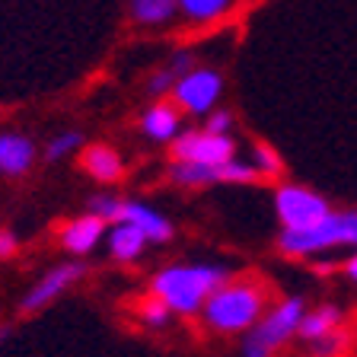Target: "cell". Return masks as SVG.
Listing matches in <instances>:
<instances>
[{"label":"cell","mask_w":357,"mask_h":357,"mask_svg":"<svg viewBox=\"0 0 357 357\" xmlns=\"http://www.w3.org/2000/svg\"><path fill=\"white\" fill-rule=\"evenodd\" d=\"M36 160V144L22 134H0V172L3 176H22Z\"/></svg>","instance_id":"8fae6325"},{"label":"cell","mask_w":357,"mask_h":357,"mask_svg":"<svg viewBox=\"0 0 357 357\" xmlns=\"http://www.w3.org/2000/svg\"><path fill=\"white\" fill-rule=\"evenodd\" d=\"M128 10L141 26H163L178 13V0H128Z\"/></svg>","instance_id":"2e32d148"},{"label":"cell","mask_w":357,"mask_h":357,"mask_svg":"<svg viewBox=\"0 0 357 357\" xmlns=\"http://www.w3.org/2000/svg\"><path fill=\"white\" fill-rule=\"evenodd\" d=\"M233 128V115L230 112H214L208 119V128L204 131H211V134H227Z\"/></svg>","instance_id":"cb8c5ba5"},{"label":"cell","mask_w":357,"mask_h":357,"mask_svg":"<svg viewBox=\"0 0 357 357\" xmlns=\"http://www.w3.org/2000/svg\"><path fill=\"white\" fill-rule=\"evenodd\" d=\"M223 93V77L211 67H195L188 74L178 77V83L172 86V96L182 109H188L192 115H204L208 109H214V102Z\"/></svg>","instance_id":"ba28073f"},{"label":"cell","mask_w":357,"mask_h":357,"mask_svg":"<svg viewBox=\"0 0 357 357\" xmlns=\"http://www.w3.org/2000/svg\"><path fill=\"white\" fill-rule=\"evenodd\" d=\"M227 268L223 265H172L163 268L153 278V297H160L172 312H198L204 300L214 294L220 284H227Z\"/></svg>","instance_id":"6da1fadb"},{"label":"cell","mask_w":357,"mask_h":357,"mask_svg":"<svg viewBox=\"0 0 357 357\" xmlns=\"http://www.w3.org/2000/svg\"><path fill=\"white\" fill-rule=\"evenodd\" d=\"M16 252V236L10 230H0V259H10Z\"/></svg>","instance_id":"d4e9b609"},{"label":"cell","mask_w":357,"mask_h":357,"mask_svg":"<svg viewBox=\"0 0 357 357\" xmlns=\"http://www.w3.org/2000/svg\"><path fill=\"white\" fill-rule=\"evenodd\" d=\"M141 125H144V134L153 137V141H172L178 134V112L166 102H156L153 109H147Z\"/></svg>","instance_id":"9a60e30c"},{"label":"cell","mask_w":357,"mask_h":357,"mask_svg":"<svg viewBox=\"0 0 357 357\" xmlns=\"http://www.w3.org/2000/svg\"><path fill=\"white\" fill-rule=\"evenodd\" d=\"M188 70H192V54H185V52H182V54H172L169 64L160 67V70H156V74L147 80V89L153 93V96H156V93H166V89L176 86L178 77L188 74Z\"/></svg>","instance_id":"ac0fdd59"},{"label":"cell","mask_w":357,"mask_h":357,"mask_svg":"<svg viewBox=\"0 0 357 357\" xmlns=\"http://www.w3.org/2000/svg\"><path fill=\"white\" fill-rule=\"evenodd\" d=\"M83 169H86L93 178H99V182H119L121 178V160H119L115 150L96 144V147H89L86 153H83Z\"/></svg>","instance_id":"5bb4252c"},{"label":"cell","mask_w":357,"mask_h":357,"mask_svg":"<svg viewBox=\"0 0 357 357\" xmlns=\"http://www.w3.org/2000/svg\"><path fill=\"white\" fill-rule=\"evenodd\" d=\"M144 245H147V236H144L134 223L119 220L115 223V230L109 233V252L119 261H134L144 252Z\"/></svg>","instance_id":"4fadbf2b"},{"label":"cell","mask_w":357,"mask_h":357,"mask_svg":"<svg viewBox=\"0 0 357 357\" xmlns=\"http://www.w3.org/2000/svg\"><path fill=\"white\" fill-rule=\"evenodd\" d=\"M83 144V134L80 131H64L58 134L52 144H48V160H64L70 150H77Z\"/></svg>","instance_id":"44dd1931"},{"label":"cell","mask_w":357,"mask_h":357,"mask_svg":"<svg viewBox=\"0 0 357 357\" xmlns=\"http://www.w3.org/2000/svg\"><path fill=\"white\" fill-rule=\"evenodd\" d=\"M348 278H351V281L357 284V255H354V259L348 261Z\"/></svg>","instance_id":"484cf974"},{"label":"cell","mask_w":357,"mask_h":357,"mask_svg":"<svg viewBox=\"0 0 357 357\" xmlns=\"http://www.w3.org/2000/svg\"><path fill=\"white\" fill-rule=\"evenodd\" d=\"M259 169L243 160H227V163H185L176 160L172 163V182L178 185H214V182H252Z\"/></svg>","instance_id":"52a82bcc"},{"label":"cell","mask_w":357,"mask_h":357,"mask_svg":"<svg viewBox=\"0 0 357 357\" xmlns=\"http://www.w3.org/2000/svg\"><path fill=\"white\" fill-rule=\"evenodd\" d=\"M102 233H105L102 217L86 214V217H80V220H74V223H67L64 227V245L74 255H86V252L96 249V243L102 239Z\"/></svg>","instance_id":"7c38bea8"},{"label":"cell","mask_w":357,"mask_h":357,"mask_svg":"<svg viewBox=\"0 0 357 357\" xmlns=\"http://www.w3.org/2000/svg\"><path fill=\"white\" fill-rule=\"evenodd\" d=\"M172 156L185 163H227L236 156V144L227 134L188 131L182 137H172Z\"/></svg>","instance_id":"9c48e42d"},{"label":"cell","mask_w":357,"mask_h":357,"mask_svg":"<svg viewBox=\"0 0 357 357\" xmlns=\"http://www.w3.org/2000/svg\"><path fill=\"white\" fill-rule=\"evenodd\" d=\"M275 208L278 217H281L284 230H303V227H312L316 220L328 214V201L322 195L310 192V188L300 185H281L275 195Z\"/></svg>","instance_id":"8992f818"},{"label":"cell","mask_w":357,"mask_h":357,"mask_svg":"<svg viewBox=\"0 0 357 357\" xmlns=\"http://www.w3.org/2000/svg\"><path fill=\"white\" fill-rule=\"evenodd\" d=\"M169 306L163 303L160 297H153V300H147V303L141 306V316H144V322H147L150 328H163L166 322H169Z\"/></svg>","instance_id":"7402d4cb"},{"label":"cell","mask_w":357,"mask_h":357,"mask_svg":"<svg viewBox=\"0 0 357 357\" xmlns=\"http://www.w3.org/2000/svg\"><path fill=\"white\" fill-rule=\"evenodd\" d=\"M89 214L102 217V220H125L134 223L150 243H169L172 239V223L166 220L163 214H156L153 208L141 204V201H121V198H112V195H96L89 198Z\"/></svg>","instance_id":"5b68a950"},{"label":"cell","mask_w":357,"mask_h":357,"mask_svg":"<svg viewBox=\"0 0 357 357\" xmlns=\"http://www.w3.org/2000/svg\"><path fill=\"white\" fill-rule=\"evenodd\" d=\"M233 0H178V10L188 16V20H198V22H208L217 20L230 10Z\"/></svg>","instance_id":"d6986e66"},{"label":"cell","mask_w":357,"mask_h":357,"mask_svg":"<svg viewBox=\"0 0 357 357\" xmlns=\"http://www.w3.org/2000/svg\"><path fill=\"white\" fill-rule=\"evenodd\" d=\"M335 245H357V211H328L312 227L281 233V249L287 255H310Z\"/></svg>","instance_id":"3957f363"},{"label":"cell","mask_w":357,"mask_h":357,"mask_svg":"<svg viewBox=\"0 0 357 357\" xmlns=\"http://www.w3.org/2000/svg\"><path fill=\"white\" fill-rule=\"evenodd\" d=\"M312 344V354L316 357H335V354H342L344 351V344H348V335L344 332H326L322 338H316V342H310Z\"/></svg>","instance_id":"ffe728a7"},{"label":"cell","mask_w":357,"mask_h":357,"mask_svg":"<svg viewBox=\"0 0 357 357\" xmlns=\"http://www.w3.org/2000/svg\"><path fill=\"white\" fill-rule=\"evenodd\" d=\"M306 303L300 297L284 300L281 306L268 312L265 319H259V326L249 328V335L243 338V357H271V351L281 348L287 338L297 335V326L303 319Z\"/></svg>","instance_id":"277c9868"},{"label":"cell","mask_w":357,"mask_h":357,"mask_svg":"<svg viewBox=\"0 0 357 357\" xmlns=\"http://www.w3.org/2000/svg\"><path fill=\"white\" fill-rule=\"evenodd\" d=\"M342 322V310L338 306H319L316 312H303V319L297 326V335L306 338V342H316L326 332H332L335 326Z\"/></svg>","instance_id":"e0dca14e"},{"label":"cell","mask_w":357,"mask_h":357,"mask_svg":"<svg viewBox=\"0 0 357 357\" xmlns=\"http://www.w3.org/2000/svg\"><path fill=\"white\" fill-rule=\"evenodd\" d=\"M261 303L265 294L255 284H220L204 300V319L217 332H243L259 322Z\"/></svg>","instance_id":"7a4b0ae2"},{"label":"cell","mask_w":357,"mask_h":357,"mask_svg":"<svg viewBox=\"0 0 357 357\" xmlns=\"http://www.w3.org/2000/svg\"><path fill=\"white\" fill-rule=\"evenodd\" d=\"M252 160H255V169L265 172V176H278L281 172V160H278V153L271 147H265V144H259V147L252 150Z\"/></svg>","instance_id":"603a6c76"},{"label":"cell","mask_w":357,"mask_h":357,"mask_svg":"<svg viewBox=\"0 0 357 357\" xmlns=\"http://www.w3.org/2000/svg\"><path fill=\"white\" fill-rule=\"evenodd\" d=\"M80 278H83V265H80V261H67V265L52 268V271H48V275H45L42 281L36 284V287H29V294L22 297L20 310L22 312L42 310V306H48L54 297H61L67 287H74Z\"/></svg>","instance_id":"30bf717a"}]
</instances>
